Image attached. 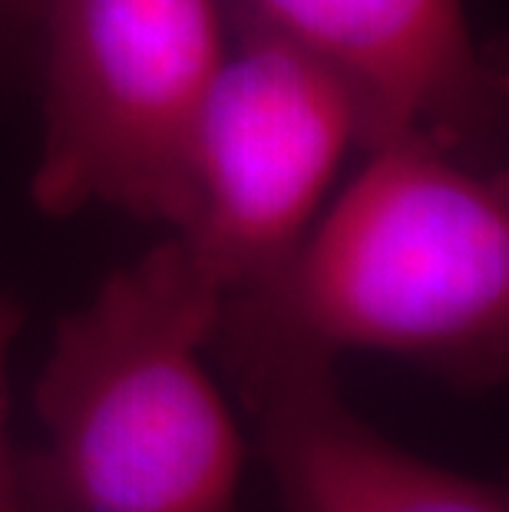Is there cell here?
Listing matches in <instances>:
<instances>
[{"label": "cell", "mask_w": 509, "mask_h": 512, "mask_svg": "<svg viewBox=\"0 0 509 512\" xmlns=\"http://www.w3.org/2000/svg\"><path fill=\"white\" fill-rule=\"evenodd\" d=\"M275 271L219 304L209 354L232 387L344 354L407 361L463 394L509 374V182L397 136Z\"/></svg>", "instance_id": "6da1fadb"}, {"label": "cell", "mask_w": 509, "mask_h": 512, "mask_svg": "<svg viewBox=\"0 0 509 512\" xmlns=\"http://www.w3.org/2000/svg\"><path fill=\"white\" fill-rule=\"evenodd\" d=\"M219 304L166 238L63 314L34 384L40 443L10 470L17 512H242L248 437L205 367Z\"/></svg>", "instance_id": "7a4b0ae2"}, {"label": "cell", "mask_w": 509, "mask_h": 512, "mask_svg": "<svg viewBox=\"0 0 509 512\" xmlns=\"http://www.w3.org/2000/svg\"><path fill=\"white\" fill-rule=\"evenodd\" d=\"M229 50L222 0H47L30 202L67 219L103 205L179 232L192 139Z\"/></svg>", "instance_id": "3957f363"}, {"label": "cell", "mask_w": 509, "mask_h": 512, "mask_svg": "<svg viewBox=\"0 0 509 512\" xmlns=\"http://www.w3.org/2000/svg\"><path fill=\"white\" fill-rule=\"evenodd\" d=\"M225 20L229 50L192 139L189 219L169 235L222 301L295 252L364 139L354 93L328 63L262 24Z\"/></svg>", "instance_id": "277c9868"}, {"label": "cell", "mask_w": 509, "mask_h": 512, "mask_svg": "<svg viewBox=\"0 0 509 512\" xmlns=\"http://www.w3.org/2000/svg\"><path fill=\"white\" fill-rule=\"evenodd\" d=\"M225 17L295 40L348 83L361 149L430 139L480 169L503 166L506 53L476 37L463 0H222Z\"/></svg>", "instance_id": "5b68a950"}, {"label": "cell", "mask_w": 509, "mask_h": 512, "mask_svg": "<svg viewBox=\"0 0 509 512\" xmlns=\"http://www.w3.org/2000/svg\"><path fill=\"white\" fill-rule=\"evenodd\" d=\"M281 512H509L506 489L404 450L338 387V367H291L235 387Z\"/></svg>", "instance_id": "8992f818"}, {"label": "cell", "mask_w": 509, "mask_h": 512, "mask_svg": "<svg viewBox=\"0 0 509 512\" xmlns=\"http://www.w3.org/2000/svg\"><path fill=\"white\" fill-rule=\"evenodd\" d=\"M43 4L47 0H0V123L34 93Z\"/></svg>", "instance_id": "52a82bcc"}, {"label": "cell", "mask_w": 509, "mask_h": 512, "mask_svg": "<svg viewBox=\"0 0 509 512\" xmlns=\"http://www.w3.org/2000/svg\"><path fill=\"white\" fill-rule=\"evenodd\" d=\"M24 324V311L17 308L14 298H7L0 291V483L14 470V453L17 446L10 440V384H7V361H10V347L14 337Z\"/></svg>", "instance_id": "ba28073f"}, {"label": "cell", "mask_w": 509, "mask_h": 512, "mask_svg": "<svg viewBox=\"0 0 509 512\" xmlns=\"http://www.w3.org/2000/svg\"><path fill=\"white\" fill-rule=\"evenodd\" d=\"M0 512H17L14 509V496H10V476L0 483Z\"/></svg>", "instance_id": "9c48e42d"}]
</instances>
